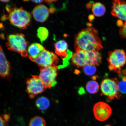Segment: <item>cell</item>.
Masks as SVG:
<instances>
[{
    "label": "cell",
    "instance_id": "6da1fadb",
    "mask_svg": "<svg viewBox=\"0 0 126 126\" xmlns=\"http://www.w3.org/2000/svg\"><path fill=\"white\" fill-rule=\"evenodd\" d=\"M75 47L76 50L89 52L98 51L103 47L98 32L93 28L89 27L77 34L75 37Z\"/></svg>",
    "mask_w": 126,
    "mask_h": 126
},
{
    "label": "cell",
    "instance_id": "7a4b0ae2",
    "mask_svg": "<svg viewBox=\"0 0 126 126\" xmlns=\"http://www.w3.org/2000/svg\"><path fill=\"white\" fill-rule=\"evenodd\" d=\"M8 19L13 26L23 29H26L30 23V13L22 8H13L8 12Z\"/></svg>",
    "mask_w": 126,
    "mask_h": 126
},
{
    "label": "cell",
    "instance_id": "3957f363",
    "mask_svg": "<svg viewBox=\"0 0 126 126\" xmlns=\"http://www.w3.org/2000/svg\"><path fill=\"white\" fill-rule=\"evenodd\" d=\"M7 40L6 45L8 49L20 53L23 57L28 56L27 47L28 42L23 34H10L8 36Z\"/></svg>",
    "mask_w": 126,
    "mask_h": 126
},
{
    "label": "cell",
    "instance_id": "277c9868",
    "mask_svg": "<svg viewBox=\"0 0 126 126\" xmlns=\"http://www.w3.org/2000/svg\"><path fill=\"white\" fill-rule=\"evenodd\" d=\"M118 79L116 78L104 79L100 85L102 95L106 96L109 101L115 98L119 100L122 94L118 89Z\"/></svg>",
    "mask_w": 126,
    "mask_h": 126
},
{
    "label": "cell",
    "instance_id": "5b68a950",
    "mask_svg": "<svg viewBox=\"0 0 126 126\" xmlns=\"http://www.w3.org/2000/svg\"><path fill=\"white\" fill-rule=\"evenodd\" d=\"M108 59L109 64V68L120 74L121 73V68L126 64V53L124 50L116 49L109 52Z\"/></svg>",
    "mask_w": 126,
    "mask_h": 126
},
{
    "label": "cell",
    "instance_id": "8992f818",
    "mask_svg": "<svg viewBox=\"0 0 126 126\" xmlns=\"http://www.w3.org/2000/svg\"><path fill=\"white\" fill-rule=\"evenodd\" d=\"M58 69V67L56 66L40 68L39 77L46 88L50 89L57 83L56 79Z\"/></svg>",
    "mask_w": 126,
    "mask_h": 126
},
{
    "label": "cell",
    "instance_id": "52a82bcc",
    "mask_svg": "<svg viewBox=\"0 0 126 126\" xmlns=\"http://www.w3.org/2000/svg\"><path fill=\"white\" fill-rule=\"evenodd\" d=\"M31 61L37 64L40 68H43L55 66L59 59L54 53L45 49L37 57Z\"/></svg>",
    "mask_w": 126,
    "mask_h": 126
},
{
    "label": "cell",
    "instance_id": "ba28073f",
    "mask_svg": "<svg viewBox=\"0 0 126 126\" xmlns=\"http://www.w3.org/2000/svg\"><path fill=\"white\" fill-rule=\"evenodd\" d=\"M26 91L31 98H33L36 95L42 93L46 89L40 78L37 76H33L26 81Z\"/></svg>",
    "mask_w": 126,
    "mask_h": 126
},
{
    "label": "cell",
    "instance_id": "9c48e42d",
    "mask_svg": "<svg viewBox=\"0 0 126 126\" xmlns=\"http://www.w3.org/2000/svg\"><path fill=\"white\" fill-rule=\"evenodd\" d=\"M93 112L94 117L97 120L103 122L109 118L112 112V110L108 104L100 102L94 105Z\"/></svg>",
    "mask_w": 126,
    "mask_h": 126
},
{
    "label": "cell",
    "instance_id": "30bf717a",
    "mask_svg": "<svg viewBox=\"0 0 126 126\" xmlns=\"http://www.w3.org/2000/svg\"><path fill=\"white\" fill-rule=\"evenodd\" d=\"M111 14L114 16L126 22V2L124 1H114Z\"/></svg>",
    "mask_w": 126,
    "mask_h": 126
},
{
    "label": "cell",
    "instance_id": "8fae6325",
    "mask_svg": "<svg viewBox=\"0 0 126 126\" xmlns=\"http://www.w3.org/2000/svg\"><path fill=\"white\" fill-rule=\"evenodd\" d=\"M49 10L43 4L36 6L33 9L32 14L36 21L43 22L48 18L49 15Z\"/></svg>",
    "mask_w": 126,
    "mask_h": 126
},
{
    "label": "cell",
    "instance_id": "7c38bea8",
    "mask_svg": "<svg viewBox=\"0 0 126 126\" xmlns=\"http://www.w3.org/2000/svg\"><path fill=\"white\" fill-rule=\"evenodd\" d=\"M10 63L4 55L0 46V76L4 78H9L10 75Z\"/></svg>",
    "mask_w": 126,
    "mask_h": 126
},
{
    "label": "cell",
    "instance_id": "4fadbf2b",
    "mask_svg": "<svg viewBox=\"0 0 126 126\" xmlns=\"http://www.w3.org/2000/svg\"><path fill=\"white\" fill-rule=\"evenodd\" d=\"M72 62L77 66L81 67L88 64L87 52L81 50H76V52L73 55Z\"/></svg>",
    "mask_w": 126,
    "mask_h": 126
},
{
    "label": "cell",
    "instance_id": "5bb4252c",
    "mask_svg": "<svg viewBox=\"0 0 126 126\" xmlns=\"http://www.w3.org/2000/svg\"><path fill=\"white\" fill-rule=\"evenodd\" d=\"M45 49L43 46L40 44L34 43L31 44L28 47V53L29 59L31 60L38 57Z\"/></svg>",
    "mask_w": 126,
    "mask_h": 126
},
{
    "label": "cell",
    "instance_id": "9a60e30c",
    "mask_svg": "<svg viewBox=\"0 0 126 126\" xmlns=\"http://www.w3.org/2000/svg\"><path fill=\"white\" fill-rule=\"evenodd\" d=\"M55 53L58 56L62 57H65L67 56L68 45L65 41H58L55 43Z\"/></svg>",
    "mask_w": 126,
    "mask_h": 126
},
{
    "label": "cell",
    "instance_id": "2e32d148",
    "mask_svg": "<svg viewBox=\"0 0 126 126\" xmlns=\"http://www.w3.org/2000/svg\"><path fill=\"white\" fill-rule=\"evenodd\" d=\"M88 64L98 66L101 62L102 55L98 51L87 52Z\"/></svg>",
    "mask_w": 126,
    "mask_h": 126
},
{
    "label": "cell",
    "instance_id": "e0dca14e",
    "mask_svg": "<svg viewBox=\"0 0 126 126\" xmlns=\"http://www.w3.org/2000/svg\"><path fill=\"white\" fill-rule=\"evenodd\" d=\"M36 105L39 110L42 111H45L49 107L50 105V101L46 97H41L36 100Z\"/></svg>",
    "mask_w": 126,
    "mask_h": 126
},
{
    "label": "cell",
    "instance_id": "ac0fdd59",
    "mask_svg": "<svg viewBox=\"0 0 126 126\" xmlns=\"http://www.w3.org/2000/svg\"><path fill=\"white\" fill-rule=\"evenodd\" d=\"M92 11L94 16L100 17L104 15L106 9L105 6L101 3L96 2L93 5Z\"/></svg>",
    "mask_w": 126,
    "mask_h": 126
},
{
    "label": "cell",
    "instance_id": "d6986e66",
    "mask_svg": "<svg viewBox=\"0 0 126 126\" xmlns=\"http://www.w3.org/2000/svg\"><path fill=\"white\" fill-rule=\"evenodd\" d=\"M99 88L98 83L94 79L88 82L86 85V91L89 93L91 94L96 93L98 92Z\"/></svg>",
    "mask_w": 126,
    "mask_h": 126
},
{
    "label": "cell",
    "instance_id": "ffe728a7",
    "mask_svg": "<svg viewBox=\"0 0 126 126\" xmlns=\"http://www.w3.org/2000/svg\"><path fill=\"white\" fill-rule=\"evenodd\" d=\"M49 35V32L47 28L44 27H40L37 30V37L42 43L48 38Z\"/></svg>",
    "mask_w": 126,
    "mask_h": 126
},
{
    "label": "cell",
    "instance_id": "44dd1931",
    "mask_svg": "<svg viewBox=\"0 0 126 126\" xmlns=\"http://www.w3.org/2000/svg\"><path fill=\"white\" fill-rule=\"evenodd\" d=\"M46 122L43 118L39 116H35L31 119L29 126H46Z\"/></svg>",
    "mask_w": 126,
    "mask_h": 126
},
{
    "label": "cell",
    "instance_id": "7402d4cb",
    "mask_svg": "<svg viewBox=\"0 0 126 126\" xmlns=\"http://www.w3.org/2000/svg\"><path fill=\"white\" fill-rule=\"evenodd\" d=\"M83 72L88 76H91L95 74L96 72L97 69L95 66L87 64L83 67Z\"/></svg>",
    "mask_w": 126,
    "mask_h": 126
},
{
    "label": "cell",
    "instance_id": "603a6c76",
    "mask_svg": "<svg viewBox=\"0 0 126 126\" xmlns=\"http://www.w3.org/2000/svg\"><path fill=\"white\" fill-rule=\"evenodd\" d=\"M120 77L122 80L118 83V89L121 94H126V76Z\"/></svg>",
    "mask_w": 126,
    "mask_h": 126
},
{
    "label": "cell",
    "instance_id": "cb8c5ba5",
    "mask_svg": "<svg viewBox=\"0 0 126 126\" xmlns=\"http://www.w3.org/2000/svg\"><path fill=\"white\" fill-rule=\"evenodd\" d=\"M73 54L71 51L70 50L67 49V56L64 57L63 59V64L61 66H60L58 67V68H61L66 66L68 65L69 64V60L73 56Z\"/></svg>",
    "mask_w": 126,
    "mask_h": 126
},
{
    "label": "cell",
    "instance_id": "d4e9b609",
    "mask_svg": "<svg viewBox=\"0 0 126 126\" xmlns=\"http://www.w3.org/2000/svg\"><path fill=\"white\" fill-rule=\"evenodd\" d=\"M119 34L121 37L126 39V21L120 29Z\"/></svg>",
    "mask_w": 126,
    "mask_h": 126
},
{
    "label": "cell",
    "instance_id": "484cf974",
    "mask_svg": "<svg viewBox=\"0 0 126 126\" xmlns=\"http://www.w3.org/2000/svg\"><path fill=\"white\" fill-rule=\"evenodd\" d=\"M6 122L4 117L0 116V126H6Z\"/></svg>",
    "mask_w": 126,
    "mask_h": 126
},
{
    "label": "cell",
    "instance_id": "4316f807",
    "mask_svg": "<svg viewBox=\"0 0 126 126\" xmlns=\"http://www.w3.org/2000/svg\"><path fill=\"white\" fill-rule=\"evenodd\" d=\"M43 0H32V1L33 2L35 3L39 4L43 2Z\"/></svg>",
    "mask_w": 126,
    "mask_h": 126
},
{
    "label": "cell",
    "instance_id": "83f0119b",
    "mask_svg": "<svg viewBox=\"0 0 126 126\" xmlns=\"http://www.w3.org/2000/svg\"><path fill=\"white\" fill-rule=\"evenodd\" d=\"M94 18V16L93 15H91L89 16V19L91 21L93 20Z\"/></svg>",
    "mask_w": 126,
    "mask_h": 126
},
{
    "label": "cell",
    "instance_id": "f1b7e54d",
    "mask_svg": "<svg viewBox=\"0 0 126 126\" xmlns=\"http://www.w3.org/2000/svg\"><path fill=\"white\" fill-rule=\"evenodd\" d=\"M117 24L118 26H121V27L123 26V25H124V24L122 22V21H118L117 22Z\"/></svg>",
    "mask_w": 126,
    "mask_h": 126
},
{
    "label": "cell",
    "instance_id": "f546056e",
    "mask_svg": "<svg viewBox=\"0 0 126 126\" xmlns=\"http://www.w3.org/2000/svg\"><path fill=\"white\" fill-rule=\"evenodd\" d=\"M49 12L51 13H52L54 12V9L53 8H51L49 9Z\"/></svg>",
    "mask_w": 126,
    "mask_h": 126
},
{
    "label": "cell",
    "instance_id": "4dcf8cb0",
    "mask_svg": "<svg viewBox=\"0 0 126 126\" xmlns=\"http://www.w3.org/2000/svg\"><path fill=\"white\" fill-rule=\"evenodd\" d=\"M9 1H10V0H0V1L4 2H9Z\"/></svg>",
    "mask_w": 126,
    "mask_h": 126
},
{
    "label": "cell",
    "instance_id": "1f68e13d",
    "mask_svg": "<svg viewBox=\"0 0 126 126\" xmlns=\"http://www.w3.org/2000/svg\"><path fill=\"white\" fill-rule=\"evenodd\" d=\"M111 126V125H107L106 126Z\"/></svg>",
    "mask_w": 126,
    "mask_h": 126
}]
</instances>
